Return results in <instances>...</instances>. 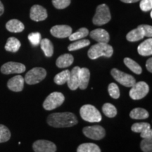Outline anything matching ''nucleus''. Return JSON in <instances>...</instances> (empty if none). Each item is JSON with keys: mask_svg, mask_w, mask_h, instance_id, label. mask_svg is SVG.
<instances>
[{"mask_svg": "<svg viewBox=\"0 0 152 152\" xmlns=\"http://www.w3.org/2000/svg\"><path fill=\"white\" fill-rule=\"evenodd\" d=\"M47 122L54 128H69L77 123V117L71 112L52 113L47 117Z\"/></svg>", "mask_w": 152, "mask_h": 152, "instance_id": "obj_1", "label": "nucleus"}, {"mask_svg": "<svg viewBox=\"0 0 152 152\" xmlns=\"http://www.w3.org/2000/svg\"><path fill=\"white\" fill-rule=\"evenodd\" d=\"M113 54V49L108 43L98 42L90 48L87 52L90 59H96L101 56L110 58Z\"/></svg>", "mask_w": 152, "mask_h": 152, "instance_id": "obj_2", "label": "nucleus"}, {"mask_svg": "<svg viewBox=\"0 0 152 152\" xmlns=\"http://www.w3.org/2000/svg\"><path fill=\"white\" fill-rule=\"evenodd\" d=\"M80 116L84 121L90 123H99L102 121V114L99 110L91 104H85L80 110Z\"/></svg>", "mask_w": 152, "mask_h": 152, "instance_id": "obj_3", "label": "nucleus"}, {"mask_svg": "<svg viewBox=\"0 0 152 152\" xmlns=\"http://www.w3.org/2000/svg\"><path fill=\"white\" fill-rule=\"evenodd\" d=\"M111 19L109 8L105 4L99 5L96 7V13L93 17L92 22L95 26H103L108 23Z\"/></svg>", "mask_w": 152, "mask_h": 152, "instance_id": "obj_4", "label": "nucleus"}, {"mask_svg": "<svg viewBox=\"0 0 152 152\" xmlns=\"http://www.w3.org/2000/svg\"><path fill=\"white\" fill-rule=\"evenodd\" d=\"M65 101V96L62 93L54 92L51 93L43 103L44 109L47 111H52L59 107Z\"/></svg>", "mask_w": 152, "mask_h": 152, "instance_id": "obj_5", "label": "nucleus"}, {"mask_svg": "<svg viewBox=\"0 0 152 152\" xmlns=\"http://www.w3.org/2000/svg\"><path fill=\"white\" fill-rule=\"evenodd\" d=\"M46 76L47 71L45 68L36 67L33 68L26 74L24 80L28 85H35L42 81Z\"/></svg>", "mask_w": 152, "mask_h": 152, "instance_id": "obj_6", "label": "nucleus"}, {"mask_svg": "<svg viewBox=\"0 0 152 152\" xmlns=\"http://www.w3.org/2000/svg\"><path fill=\"white\" fill-rule=\"evenodd\" d=\"M149 92V87L145 82L140 81L135 83L133 86L131 87L130 91V96L134 100L142 99L147 96Z\"/></svg>", "mask_w": 152, "mask_h": 152, "instance_id": "obj_7", "label": "nucleus"}, {"mask_svg": "<svg viewBox=\"0 0 152 152\" xmlns=\"http://www.w3.org/2000/svg\"><path fill=\"white\" fill-rule=\"evenodd\" d=\"M111 75L118 83L127 87H132L135 84L136 80L134 77L130 74L119 71L117 68H113L111 71Z\"/></svg>", "mask_w": 152, "mask_h": 152, "instance_id": "obj_8", "label": "nucleus"}, {"mask_svg": "<svg viewBox=\"0 0 152 152\" xmlns=\"http://www.w3.org/2000/svg\"><path fill=\"white\" fill-rule=\"evenodd\" d=\"M83 134L87 137L94 140H100L105 137L106 132L103 127L95 125L93 126L85 127L83 130Z\"/></svg>", "mask_w": 152, "mask_h": 152, "instance_id": "obj_9", "label": "nucleus"}, {"mask_svg": "<svg viewBox=\"0 0 152 152\" xmlns=\"http://www.w3.org/2000/svg\"><path fill=\"white\" fill-rule=\"evenodd\" d=\"M26 66L21 63L7 62L1 67V72L4 75L13 73H22L26 71Z\"/></svg>", "mask_w": 152, "mask_h": 152, "instance_id": "obj_10", "label": "nucleus"}, {"mask_svg": "<svg viewBox=\"0 0 152 152\" xmlns=\"http://www.w3.org/2000/svg\"><path fill=\"white\" fill-rule=\"evenodd\" d=\"M33 150L35 152H56V146L48 140H37L33 143Z\"/></svg>", "mask_w": 152, "mask_h": 152, "instance_id": "obj_11", "label": "nucleus"}, {"mask_svg": "<svg viewBox=\"0 0 152 152\" xmlns=\"http://www.w3.org/2000/svg\"><path fill=\"white\" fill-rule=\"evenodd\" d=\"M30 17L31 20L36 22L45 20L47 18L46 9L40 5L36 4L33 6L30 9Z\"/></svg>", "mask_w": 152, "mask_h": 152, "instance_id": "obj_12", "label": "nucleus"}, {"mask_svg": "<svg viewBox=\"0 0 152 152\" xmlns=\"http://www.w3.org/2000/svg\"><path fill=\"white\" fill-rule=\"evenodd\" d=\"M50 33L55 37H68L72 33V28L67 25H57L51 28Z\"/></svg>", "mask_w": 152, "mask_h": 152, "instance_id": "obj_13", "label": "nucleus"}, {"mask_svg": "<svg viewBox=\"0 0 152 152\" xmlns=\"http://www.w3.org/2000/svg\"><path fill=\"white\" fill-rule=\"evenodd\" d=\"M24 78L21 75H18L11 77L7 83V87L13 92H21L24 87Z\"/></svg>", "mask_w": 152, "mask_h": 152, "instance_id": "obj_14", "label": "nucleus"}, {"mask_svg": "<svg viewBox=\"0 0 152 152\" xmlns=\"http://www.w3.org/2000/svg\"><path fill=\"white\" fill-rule=\"evenodd\" d=\"M80 68L75 66L71 71H70V75L67 82L68 86L70 90H76L79 87V74Z\"/></svg>", "mask_w": 152, "mask_h": 152, "instance_id": "obj_15", "label": "nucleus"}, {"mask_svg": "<svg viewBox=\"0 0 152 152\" xmlns=\"http://www.w3.org/2000/svg\"><path fill=\"white\" fill-rule=\"evenodd\" d=\"M91 38L97 42L108 43L110 40V35L106 30L98 28L92 30L90 33Z\"/></svg>", "mask_w": 152, "mask_h": 152, "instance_id": "obj_16", "label": "nucleus"}, {"mask_svg": "<svg viewBox=\"0 0 152 152\" xmlns=\"http://www.w3.org/2000/svg\"><path fill=\"white\" fill-rule=\"evenodd\" d=\"M90 78V72L88 68H80L79 74V87L80 90H85L88 86Z\"/></svg>", "mask_w": 152, "mask_h": 152, "instance_id": "obj_17", "label": "nucleus"}, {"mask_svg": "<svg viewBox=\"0 0 152 152\" xmlns=\"http://www.w3.org/2000/svg\"><path fill=\"white\" fill-rule=\"evenodd\" d=\"M137 52L139 54L143 56H149L152 54V39L149 37V39L144 40L137 47Z\"/></svg>", "mask_w": 152, "mask_h": 152, "instance_id": "obj_18", "label": "nucleus"}, {"mask_svg": "<svg viewBox=\"0 0 152 152\" xmlns=\"http://www.w3.org/2000/svg\"><path fill=\"white\" fill-rule=\"evenodd\" d=\"M6 28L11 33H21L25 29L24 24L17 19H11L6 24Z\"/></svg>", "mask_w": 152, "mask_h": 152, "instance_id": "obj_19", "label": "nucleus"}, {"mask_svg": "<svg viewBox=\"0 0 152 152\" xmlns=\"http://www.w3.org/2000/svg\"><path fill=\"white\" fill-rule=\"evenodd\" d=\"M73 61L74 58L73 55L70 54H64L57 58L56 65L59 68H67L68 66H71Z\"/></svg>", "mask_w": 152, "mask_h": 152, "instance_id": "obj_20", "label": "nucleus"}, {"mask_svg": "<svg viewBox=\"0 0 152 152\" xmlns=\"http://www.w3.org/2000/svg\"><path fill=\"white\" fill-rule=\"evenodd\" d=\"M20 45H21V44L17 38L11 37L7 39V44L5 45V49L7 52L15 53L19 50Z\"/></svg>", "mask_w": 152, "mask_h": 152, "instance_id": "obj_21", "label": "nucleus"}, {"mask_svg": "<svg viewBox=\"0 0 152 152\" xmlns=\"http://www.w3.org/2000/svg\"><path fill=\"white\" fill-rule=\"evenodd\" d=\"M40 47L45 56L47 57L52 56L54 54V45L49 39L47 38L41 39Z\"/></svg>", "mask_w": 152, "mask_h": 152, "instance_id": "obj_22", "label": "nucleus"}, {"mask_svg": "<svg viewBox=\"0 0 152 152\" xmlns=\"http://www.w3.org/2000/svg\"><path fill=\"white\" fill-rule=\"evenodd\" d=\"M130 116L131 118L135 120L146 119L149 118V114L146 109L142 108H135L130 111Z\"/></svg>", "mask_w": 152, "mask_h": 152, "instance_id": "obj_23", "label": "nucleus"}, {"mask_svg": "<svg viewBox=\"0 0 152 152\" xmlns=\"http://www.w3.org/2000/svg\"><path fill=\"white\" fill-rule=\"evenodd\" d=\"M124 64L125 65L128 67L130 71H132L133 73L135 74H137V75H140L142 73V68L141 66H140L136 61H134V60H132V58H128V57H126V58H124Z\"/></svg>", "mask_w": 152, "mask_h": 152, "instance_id": "obj_24", "label": "nucleus"}, {"mask_svg": "<svg viewBox=\"0 0 152 152\" xmlns=\"http://www.w3.org/2000/svg\"><path fill=\"white\" fill-rule=\"evenodd\" d=\"M144 37L142 30L139 28H137L127 34L126 39L129 42H137L143 39Z\"/></svg>", "mask_w": 152, "mask_h": 152, "instance_id": "obj_25", "label": "nucleus"}, {"mask_svg": "<svg viewBox=\"0 0 152 152\" xmlns=\"http://www.w3.org/2000/svg\"><path fill=\"white\" fill-rule=\"evenodd\" d=\"M77 152H101V149L95 144L84 143L77 147Z\"/></svg>", "mask_w": 152, "mask_h": 152, "instance_id": "obj_26", "label": "nucleus"}, {"mask_svg": "<svg viewBox=\"0 0 152 152\" xmlns=\"http://www.w3.org/2000/svg\"><path fill=\"white\" fill-rule=\"evenodd\" d=\"M70 75V71L68 70H65V71H63L61 73L56 74L55 75L54 81L56 85H62L66 83L68 80Z\"/></svg>", "mask_w": 152, "mask_h": 152, "instance_id": "obj_27", "label": "nucleus"}, {"mask_svg": "<svg viewBox=\"0 0 152 152\" xmlns=\"http://www.w3.org/2000/svg\"><path fill=\"white\" fill-rule=\"evenodd\" d=\"M90 42L88 39H78V40H76L73 43L71 44L68 47V51L70 52H73V51H76L82 48H84L85 47H87L88 45H90Z\"/></svg>", "mask_w": 152, "mask_h": 152, "instance_id": "obj_28", "label": "nucleus"}, {"mask_svg": "<svg viewBox=\"0 0 152 152\" xmlns=\"http://www.w3.org/2000/svg\"><path fill=\"white\" fill-rule=\"evenodd\" d=\"M102 111L106 116L114 118L117 115V109L115 106L110 103L104 104L102 106Z\"/></svg>", "mask_w": 152, "mask_h": 152, "instance_id": "obj_29", "label": "nucleus"}, {"mask_svg": "<svg viewBox=\"0 0 152 152\" xmlns=\"http://www.w3.org/2000/svg\"><path fill=\"white\" fill-rule=\"evenodd\" d=\"M89 35V30L86 28H81L75 32V33H71L69 36V39L71 41H76L78 39H81L83 38L87 37Z\"/></svg>", "mask_w": 152, "mask_h": 152, "instance_id": "obj_30", "label": "nucleus"}, {"mask_svg": "<svg viewBox=\"0 0 152 152\" xmlns=\"http://www.w3.org/2000/svg\"><path fill=\"white\" fill-rule=\"evenodd\" d=\"M11 138V132L7 126L0 124V143L9 141Z\"/></svg>", "mask_w": 152, "mask_h": 152, "instance_id": "obj_31", "label": "nucleus"}, {"mask_svg": "<svg viewBox=\"0 0 152 152\" xmlns=\"http://www.w3.org/2000/svg\"><path fill=\"white\" fill-rule=\"evenodd\" d=\"M151 128V125L147 123H134L131 127V130L132 132L137 133H141L144 131H145L147 129Z\"/></svg>", "mask_w": 152, "mask_h": 152, "instance_id": "obj_32", "label": "nucleus"}, {"mask_svg": "<svg viewBox=\"0 0 152 152\" xmlns=\"http://www.w3.org/2000/svg\"><path fill=\"white\" fill-rule=\"evenodd\" d=\"M108 92L110 96L113 99H118L120 97V90L119 87L115 83H110L108 87Z\"/></svg>", "mask_w": 152, "mask_h": 152, "instance_id": "obj_33", "label": "nucleus"}, {"mask_svg": "<svg viewBox=\"0 0 152 152\" xmlns=\"http://www.w3.org/2000/svg\"><path fill=\"white\" fill-rule=\"evenodd\" d=\"M140 147L143 152H152V137L143 139Z\"/></svg>", "mask_w": 152, "mask_h": 152, "instance_id": "obj_34", "label": "nucleus"}, {"mask_svg": "<svg viewBox=\"0 0 152 152\" xmlns=\"http://www.w3.org/2000/svg\"><path fill=\"white\" fill-rule=\"evenodd\" d=\"M28 39L32 45L34 47L38 46L40 44L42 37L39 33H32L28 35Z\"/></svg>", "mask_w": 152, "mask_h": 152, "instance_id": "obj_35", "label": "nucleus"}, {"mask_svg": "<svg viewBox=\"0 0 152 152\" xmlns=\"http://www.w3.org/2000/svg\"><path fill=\"white\" fill-rule=\"evenodd\" d=\"M71 0H52V4L56 9H64L71 4Z\"/></svg>", "mask_w": 152, "mask_h": 152, "instance_id": "obj_36", "label": "nucleus"}, {"mask_svg": "<svg viewBox=\"0 0 152 152\" xmlns=\"http://www.w3.org/2000/svg\"><path fill=\"white\" fill-rule=\"evenodd\" d=\"M140 7L144 12L151 11L152 0H141L140 3Z\"/></svg>", "mask_w": 152, "mask_h": 152, "instance_id": "obj_37", "label": "nucleus"}, {"mask_svg": "<svg viewBox=\"0 0 152 152\" xmlns=\"http://www.w3.org/2000/svg\"><path fill=\"white\" fill-rule=\"evenodd\" d=\"M137 28L142 30L144 37H151L152 36V27L149 25H140Z\"/></svg>", "mask_w": 152, "mask_h": 152, "instance_id": "obj_38", "label": "nucleus"}, {"mask_svg": "<svg viewBox=\"0 0 152 152\" xmlns=\"http://www.w3.org/2000/svg\"><path fill=\"white\" fill-rule=\"evenodd\" d=\"M140 137H141L142 138H151L152 137V130L151 128L149 129H147V130H146L145 131H144V132H142L140 133Z\"/></svg>", "mask_w": 152, "mask_h": 152, "instance_id": "obj_39", "label": "nucleus"}, {"mask_svg": "<svg viewBox=\"0 0 152 152\" xmlns=\"http://www.w3.org/2000/svg\"><path fill=\"white\" fill-rule=\"evenodd\" d=\"M146 67H147V71L150 72V73H152V58H149V59L147 61V63H146Z\"/></svg>", "mask_w": 152, "mask_h": 152, "instance_id": "obj_40", "label": "nucleus"}, {"mask_svg": "<svg viewBox=\"0 0 152 152\" xmlns=\"http://www.w3.org/2000/svg\"><path fill=\"white\" fill-rule=\"evenodd\" d=\"M122 2H124V3H126V4H132V3H135V2H137L138 1H140V0H121Z\"/></svg>", "mask_w": 152, "mask_h": 152, "instance_id": "obj_41", "label": "nucleus"}, {"mask_svg": "<svg viewBox=\"0 0 152 152\" xmlns=\"http://www.w3.org/2000/svg\"><path fill=\"white\" fill-rule=\"evenodd\" d=\"M4 8L3 4L0 1V16L4 14Z\"/></svg>", "mask_w": 152, "mask_h": 152, "instance_id": "obj_42", "label": "nucleus"}, {"mask_svg": "<svg viewBox=\"0 0 152 152\" xmlns=\"http://www.w3.org/2000/svg\"><path fill=\"white\" fill-rule=\"evenodd\" d=\"M150 16H151V18H152V11L150 12Z\"/></svg>", "mask_w": 152, "mask_h": 152, "instance_id": "obj_43", "label": "nucleus"}]
</instances>
